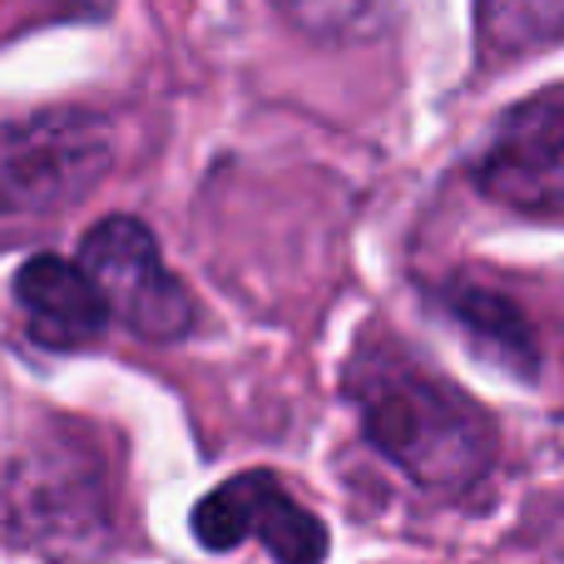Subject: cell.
<instances>
[{
	"label": "cell",
	"mask_w": 564,
	"mask_h": 564,
	"mask_svg": "<svg viewBox=\"0 0 564 564\" xmlns=\"http://www.w3.org/2000/svg\"><path fill=\"white\" fill-rule=\"evenodd\" d=\"M347 401L367 446L421 496L441 506L480 500L500 460V431L456 381L436 377L406 347L371 332L347 361Z\"/></svg>",
	"instance_id": "obj_1"
},
{
	"label": "cell",
	"mask_w": 564,
	"mask_h": 564,
	"mask_svg": "<svg viewBox=\"0 0 564 564\" xmlns=\"http://www.w3.org/2000/svg\"><path fill=\"white\" fill-rule=\"evenodd\" d=\"M119 510L99 446L45 426L0 446V540L50 564H95L115 545Z\"/></svg>",
	"instance_id": "obj_2"
},
{
	"label": "cell",
	"mask_w": 564,
	"mask_h": 564,
	"mask_svg": "<svg viewBox=\"0 0 564 564\" xmlns=\"http://www.w3.org/2000/svg\"><path fill=\"white\" fill-rule=\"evenodd\" d=\"M115 159V124L89 109L0 119V218H40L85 204Z\"/></svg>",
	"instance_id": "obj_3"
},
{
	"label": "cell",
	"mask_w": 564,
	"mask_h": 564,
	"mask_svg": "<svg viewBox=\"0 0 564 564\" xmlns=\"http://www.w3.org/2000/svg\"><path fill=\"white\" fill-rule=\"evenodd\" d=\"M466 178L490 204L525 218H564V85H545L496 115Z\"/></svg>",
	"instance_id": "obj_4"
},
{
	"label": "cell",
	"mask_w": 564,
	"mask_h": 564,
	"mask_svg": "<svg viewBox=\"0 0 564 564\" xmlns=\"http://www.w3.org/2000/svg\"><path fill=\"white\" fill-rule=\"evenodd\" d=\"M75 263L99 282L115 322H124L144 341H184L198 322V302L169 263L139 218L109 214L85 234Z\"/></svg>",
	"instance_id": "obj_5"
},
{
	"label": "cell",
	"mask_w": 564,
	"mask_h": 564,
	"mask_svg": "<svg viewBox=\"0 0 564 564\" xmlns=\"http://www.w3.org/2000/svg\"><path fill=\"white\" fill-rule=\"evenodd\" d=\"M194 540L214 555L263 545L278 564H322L327 525L288 490L273 470H238L194 506Z\"/></svg>",
	"instance_id": "obj_6"
},
{
	"label": "cell",
	"mask_w": 564,
	"mask_h": 564,
	"mask_svg": "<svg viewBox=\"0 0 564 564\" xmlns=\"http://www.w3.org/2000/svg\"><path fill=\"white\" fill-rule=\"evenodd\" d=\"M10 292H15V307L25 312L30 337L50 351L95 347L109 332V322H115L99 282L75 258H59V253L25 258L15 268V278H10Z\"/></svg>",
	"instance_id": "obj_7"
},
{
	"label": "cell",
	"mask_w": 564,
	"mask_h": 564,
	"mask_svg": "<svg viewBox=\"0 0 564 564\" xmlns=\"http://www.w3.org/2000/svg\"><path fill=\"white\" fill-rule=\"evenodd\" d=\"M431 302L436 312L451 322V327L466 337V347L476 357H486L490 367H500L516 381H540V367H545V351H540V332L530 322V312L510 297L506 288L486 278H446L431 288Z\"/></svg>",
	"instance_id": "obj_8"
},
{
	"label": "cell",
	"mask_w": 564,
	"mask_h": 564,
	"mask_svg": "<svg viewBox=\"0 0 564 564\" xmlns=\"http://www.w3.org/2000/svg\"><path fill=\"white\" fill-rule=\"evenodd\" d=\"M476 40L490 59H520L564 40V0H476Z\"/></svg>",
	"instance_id": "obj_9"
},
{
	"label": "cell",
	"mask_w": 564,
	"mask_h": 564,
	"mask_svg": "<svg viewBox=\"0 0 564 564\" xmlns=\"http://www.w3.org/2000/svg\"><path fill=\"white\" fill-rule=\"evenodd\" d=\"M278 6L307 35L332 40V45H357L397 20L401 0H278Z\"/></svg>",
	"instance_id": "obj_10"
}]
</instances>
